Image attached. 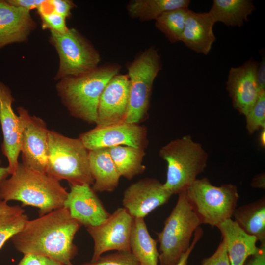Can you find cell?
<instances>
[{
  "label": "cell",
  "instance_id": "obj_1",
  "mask_svg": "<svg viewBox=\"0 0 265 265\" xmlns=\"http://www.w3.org/2000/svg\"><path fill=\"white\" fill-rule=\"evenodd\" d=\"M82 225L63 207L35 219H29L11 238L15 248L23 254L44 256L64 265H74L77 254L74 237Z\"/></svg>",
  "mask_w": 265,
  "mask_h": 265
},
{
  "label": "cell",
  "instance_id": "obj_2",
  "mask_svg": "<svg viewBox=\"0 0 265 265\" xmlns=\"http://www.w3.org/2000/svg\"><path fill=\"white\" fill-rule=\"evenodd\" d=\"M68 192L59 181L46 173L19 162L8 179L0 184V200H16L39 209V216L64 207Z\"/></svg>",
  "mask_w": 265,
  "mask_h": 265
},
{
  "label": "cell",
  "instance_id": "obj_3",
  "mask_svg": "<svg viewBox=\"0 0 265 265\" xmlns=\"http://www.w3.org/2000/svg\"><path fill=\"white\" fill-rule=\"evenodd\" d=\"M120 66L109 64L80 75L64 78L56 86L62 104L71 115L96 124L101 94L109 81L118 74Z\"/></svg>",
  "mask_w": 265,
  "mask_h": 265
},
{
  "label": "cell",
  "instance_id": "obj_4",
  "mask_svg": "<svg viewBox=\"0 0 265 265\" xmlns=\"http://www.w3.org/2000/svg\"><path fill=\"white\" fill-rule=\"evenodd\" d=\"M167 165L163 186L172 195L186 190L205 169L208 154L189 135L172 140L159 151Z\"/></svg>",
  "mask_w": 265,
  "mask_h": 265
},
{
  "label": "cell",
  "instance_id": "obj_5",
  "mask_svg": "<svg viewBox=\"0 0 265 265\" xmlns=\"http://www.w3.org/2000/svg\"><path fill=\"white\" fill-rule=\"evenodd\" d=\"M46 173L59 181L65 180L70 186L93 185L89 162V150L80 139L49 131Z\"/></svg>",
  "mask_w": 265,
  "mask_h": 265
},
{
  "label": "cell",
  "instance_id": "obj_6",
  "mask_svg": "<svg viewBox=\"0 0 265 265\" xmlns=\"http://www.w3.org/2000/svg\"><path fill=\"white\" fill-rule=\"evenodd\" d=\"M201 224L187 199L186 190L179 193L163 229L157 233L160 265H176L188 249L192 236Z\"/></svg>",
  "mask_w": 265,
  "mask_h": 265
},
{
  "label": "cell",
  "instance_id": "obj_7",
  "mask_svg": "<svg viewBox=\"0 0 265 265\" xmlns=\"http://www.w3.org/2000/svg\"><path fill=\"white\" fill-rule=\"evenodd\" d=\"M186 193L202 224L212 227L231 218L239 197L235 185L215 186L207 178L196 179L186 189Z\"/></svg>",
  "mask_w": 265,
  "mask_h": 265
},
{
  "label": "cell",
  "instance_id": "obj_8",
  "mask_svg": "<svg viewBox=\"0 0 265 265\" xmlns=\"http://www.w3.org/2000/svg\"><path fill=\"white\" fill-rule=\"evenodd\" d=\"M127 68L129 95L125 121L138 124L147 113L153 82L161 68L160 55L151 47L129 63Z\"/></svg>",
  "mask_w": 265,
  "mask_h": 265
},
{
  "label": "cell",
  "instance_id": "obj_9",
  "mask_svg": "<svg viewBox=\"0 0 265 265\" xmlns=\"http://www.w3.org/2000/svg\"><path fill=\"white\" fill-rule=\"evenodd\" d=\"M49 41L59 59L55 80L80 75L98 67L101 61L99 53L75 28H68L62 33L50 31Z\"/></svg>",
  "mask_w": 265,
  "mask_h": 265
},
{
  "label": "cell",
  "instance_id": "obj_10",
  "mask_svg": "<svg viewBox=\"0 0 265 265\" xmlns=\"http://www.w3.org/2000/svg\"><path fill=\"white\" fill-rule=\"evenodd\" d=\"M17 109L21 131L22 163L30 169L46 173L49 130L41 118L31 115L22 106Z\"/></svg>",
  "mask_w": 265,
  "mask_h": 265
},
{
  "label": "cell",
  "instance_id": "obj_11",
  "mask_svg": "<svg viewBox=\"0 0 265 265\" xmlns=\"http://www.w3.org/2000/svg\"><path fill=\"white\" fill-rule=\"evenodd\" d=\"M134 218L124 208H119L104 222L87 227L94 245L91 262L106 252L131 251L130 238Z\"/></svg>",
  "mask_w": 265,
  "mask_h": 265
},
{
  "label": "cell",
  "instance_id": "obj_12",
  "mask_svg": "<svg viewBox=\"0 0 265 265\" xmlns=\"http://www.w3.org/2000/svg\"><path fill=\"white\" fill-rule=\"evenodd\" d=\"M79 138L89 151L117 146L145 149L148 144L146 129L125 121L104 127L96 126L81 134Z\"/></svg>",
  "mask_w": 265,
  "mask_h": 265
},
{
  "label": "cell",
  "instance_id": "obj_13",
  "mask_svg": "<svg viewBox=\"0 0 265 265\" xmlns=\"http://www.w3.org/2000/svg\"><path fill=\"white\" fill-rule=\"evenodd\" d=\"M172 195L158 179L146 178L132 184L125 189L122 204L133 218H144L166 203Z\"/></svg>",
  "mask_w": 265,
  "mask_h": 265
},
{
  "label": "cell",
  "instance_id": "obj_14",
  "mask_svg": "<svg viewBox=\"0 0 265 265\" xmlns=\"http://www.w3.org/2000/svg\"><path fill=\"white\" fill-rule=\"evenodd\" d=\"M259 63L252 59L238 67H232L228 76L226 89L232 105L246 115L255 103L260 91L257 81Z\"/></svg>",
  "mask_w": 265,
  "mask_h": 265
},
{
  "label": "cell",
  "instance_id": "obj_15",
  "mask_svg": "<svg viewBox=\"0 0 265 265\" xmlns=\"http://www.w3.org/2000/svg\"><path fill=\"white\" fill-rule=\"evenodd\" d=\"M129 95L127 74L114 76L107 83L100 96L96 126L104 127L125 121Z\"/></svg>",
  "mask_w": 265,
  "mask_h": 265
},
{
  "label": "cell",
  "instance_id": "obj_16",
  "mask_svg": "<svg viewBox=\"0 0 265 265\" xmlns=\"http://www.w3.org/2000/svg\"><path fill=\"white\" fill-rule=\"evenodd\" d=\"M14 101L10 89L0 81V123L3 137L1 150L8 160L10 175L18 164L21 152L19 119L12 106Z\"/></svg>",
  "mask_w": 265,
  "mask_h": 265
},
{
  "label": "cell",
  "instance_id": "obj_17",
  "mask_svg": "<svg viewBox=\"0 0 265 265\" xmlns=\"http://www.w3.org/2000/svg\"><path fill=\"white\" fill-rule=\"evenodd\" d=\"M70 186L64 207L82 226L87 228L98 225L110 215L90 185Z\"/></svg>",
  "mask_w": 265,
  "mask_h": 265
},
{
  "label": "cell",
  "instance_id": "obj_18",
  "mask_svg": "<svg viewBox=\"0 0 265 265\" xmlns=\"http://www.w3.org/2000/svg\"><path fill=\"white\" fill-rule=\"evenodd\" d=\"M36 26L30 11L0 0V50L26 41Z\"/></svg>",
  "mask_w": 265,
  "mask_h": 265
},
{
  "label": "cell",
  "instance_id": "obj_19",
  "mask_svg": "<svg viewBox=\"0 0 265 265\" xmlns=\"http://www.w3.org/2000/svg\"><path fill=\"white\" fill-rule=\"evenodd\" d=\"M216 227L225 244L230 265H244L249 257L259 252L257 238L246 233L231 218Z\"/></svg>",
  "mask_w": 265,
  "mask_h": 265
},
{
  "label": "cell",
  "instance_id": "obj_20",
  "mask_svg": "<svg viewBox=\"0 0 265 265\" xmlns=\"http://www.w3.org/2000/svg\"><path fill=\"white\" fill-rule=\"evenodd\" d=\"M214 24L209 12L197 13L189 9L181 41L198 53L208 54L216 40Z\"/></svg>",
  "mask_w": 265,
  "mask_h": 265
},
{
  "label": "cell",
  "instance_id": "obj_21",
  "mask_svg": "<svg viewBox=\"0 0 265 265\" xmlns=\"http://www.w3.org/2000/svg\"><path fill=\"white\" fill-rule=\"evenodd\" d=\"M90 170L96 192H112L118 186L121 176L107 148L89 151Z\"/></svg>",
  "mask_w": 265,
  "mask_h": 265
},
{
  "label": "cell",
  "instance_id": "obj_22",
  "mask_svg": "<svg viewBox=\"0 0 265 265\" xmlns=\"http://www.w3.org/2000/svg\"><path fill=\"white\" fill-rule=\"evenodd\" d=\"M157 242L150 235L144 218H134L130 238L131 251L140 265H158Z\"/></svg>",
  "mask_w": 265,
  "mask_h": 265
},
{
  "label": "cell",
  "instance_id": "obj_23",
  "mask_svg": "<svg viewBox=\"0 0 265 265\" xmlns=\"http://www.w3.org/2000/svg\"><path fill=\"white\" fill-rule=\"evenodd\" d=\"M255 9L249 0H213L208 12L215 23L219 22L227 26L241 27Z\"/></svg>",
  "mask_w": 265,
  "mask_h": 265
},
{
  "label": "cell",
  "instance_id": "obj_24",
  "mask_svg": "<svg viewBox=\"0 0 265 265\" xmlns=\"http://www.w3.org/2000/svg\"><path fill=\"white\" fill-rule=\"evenodd\" d=\"M233 216L246 233L256 237L260 243L265 242V197L236 208Z\"/></svg>",
  "mask_w": 265,
  "mask_h": 265
},
{
  "label": "cell",
  "instance_id": "obj_25",
  "mask_svg": "<svg viewBox=\"0 0 265 265\" xmlns=\"http://www.w3.org/2000/svg\"><path fill=\"white\" fill-rule=\"evenodd\" d=\"M189 0H132L126 8L132 18L142 21L156 20L165 12L178 9L188 8Z\"/></svg>",
  "mask_w": 265,
  "mask_h": 265
},
{
  "label": "cell",
  "instance_id": "obj_26",
  "mask_svg": "<svg viewBox=\"0 0 265 265\" xmlns=\"http://www.w3.org/2000/svg\"><path fill=\"white\" fill-rule=\"evenodd\" d=\"M109 154L121 176L129 180L142 173L145 149L127 146L108 148Z\"/></svg>",
  "mask_w": 265,
  "mask_h": 265
},
{
  "label": "cell",
  "instance_id": "obj_27",
  "mask_svg": "<svg viewBox=\"0 0 265 265\" xmlns=\"http://www.w3.org/2000/svg\"><path fill=\"white\" fill-rule=\"evenodd\" d=\"M189 10L178 8L164 12L155 20L156 28L171 43L181 41Z\"/></svg>",
  "mask_w": 265,
  "mask_h": 265
},
{
  "label": "cell",
  "instance_id": "obj_28",
  "mask_svg": "<svg viewBox=\"0 0 265 265\" xmlns=\"http://www.w3.org/2000/svg\"><path fill=\"white\" fill-rule=\"evenodd\" d=\"M25 210L19 207L0 215V249L9 239L19 233L28 220Z\"/></svg>",
  "mask_w": 265,
  "mask_h": 265
},
{
  "label": "cell",
  "instance_id": "obj_29",
  "mask_svg": "<svg viewBox=\"0 0 265 265\" xmlns=\"http://www.w3.org/2000/svg\"><path fill=\"white\" fill-rule=\"evenodd\" d=\"M245 116L246 129L249 134H253L260 128H265V90L260 91L255 103Z\"/></svg>",
  "mask_w": 265,
  "mask_h": 265
},
{
  "label": "cell",
  "instance_id": "obj_30",
  "mask_svg": "<svg viewBox=\"0 0 265 265\" xmlns=\"http://www.w3.org/2000/svg\"><path fill=\"white\" fill-rule=\"evenodd\" d=\"M47 0L37 9L41 18L43 28L57 33L66 32L68 29L66 18L51 9L48 10L46 7Z\"/></svg>",
  "mask_w": 265,
  "mask_h": 265
},
{
  "label": "cell",
  "instance_id": "obj_31",
  "mask_svg": "<svg viewBox=\"0 0 265 265\" xmlns=\"http://www.w3.org/2000/svg\"><path fill=\"white\" fill-rule=\"evenodd\" d=\"M81 265H140L131 252L117 251L106 255H102L95 262Z\"/></svg>",
  "mask_w": 265,
  "mask_h": 265
},
{
  "label": "cell",
  "instance_id": "obj_32",
  "mask_svg": "<svg viewBox=\"0 0 265 265\" xmlns=\"http://www.w3.org/2000/svg\"><path fill=\"white\" fill-rule=\"evenodd\" d=\"M201 265H230L225 244L223 240L212 255L202 260Z\"/></svg>",
  "mask_w": 265,
  "mask_h": 265
},
{
  "label": "cell",
  "instance_id": "obj_33",
  "mask_svg": "<svg viewBox=\"0 0 265 265\" xmlns=\"http://www.w3.org/2000/svg\"><path fill=\"white\" fill-rule=\"evenodd\" d=\"M48 4L51 10L66 19L71 14V11L76 5L68 0H48Z\"/></svg>",
  "mask_w": 265,
  "mask_h": 265
},
{
  "label": "cell",
  "instance_id": "obj_34",
  "mask_svg": "<svg viewBox=\"0 0 265 265\" xmlns=\"http://www.w3.org/2000/svg\"><path fill=\"white\" fill-rule=\"evenodd\" d=\"M6 1L13 6L30 11L33 9L38 8L46 1V0H7Z\"/></svg>",
  "mask_w": 265,
  "mask_h": 265
},
{
  "label": "cell",
  "instance_id": "obj_35",
  "mask_svg": "<svg viewBox=\"0 0 265 265\" xmlns=\"http://www.w3.org/2000/svg\"><path fill=\"white\" fill-rule=\"evenodd\" d=\"M203 235L202 229L199 227L195 231L192 242L188 249L181 257L176 265H187L188 260L190 254L193 251L195 245Z\"/></svg>",
  "mask_w": 265,
  "mask_h": 265
},
{
  "label": "cell",
  "instance_id": "obj_36",
  "mask_svg": "<svg viewBox=\"0 0 265 265\" xmlns=\"http://www.w3.org/2000/svg\"><path fill=\"white\" fill-rule=\"evenodd\" d=\"M46 257L33 254H26L18 265H45Z\"/></svg>",
  "mask_w": 265,
  "mask_h": 265
},
{
  "label": "cell",
  "instance_id": "obj_37",
  "mask_svg": "<svg viewBox=\"0 0 265 265\" xmlns=\"http://www.w3.org/2000/svg\"><path fill=\"white\" fill-rule=\"evenodd\" d=\"M251 257L245 265H265V242L261 243L259 252Z\"/></svg>",
  "mask_w": 265,
  "mask_h": 265
},
{
  "label": "cell",
  "instance_id": "obj_38",
  "mask_svg": "<svg viewBox=\"0 0 265 265\" xmlns=\"http://www.w3.org/2000/svg\"><path fill=\"white\" fill-rule=\"evenodd\" d=\"M256 76L260 90H265V60L264 55L262 57L261 62L259 63Z\"/></svg>",
  "mask_w": 265,
  "mask_h": 265
},
{
  "label": "cell",
  "instance_id": "obj_39",
  "mask_svg": "<svg viewBox=\"0 0 265 265\" xmlns=\"http://www.w3.org/2000/svg\"><path fill=\"white\" fill-rule=\"evenodd\" d=\"M18 205L9 206L7 202L0 200V215L16 209Z\"/></svg>",
  "mask_w": 265,
  "mask_h": 265
},
{
  "label": "cell",
  "instance_id": "obj_40",
  "mask_svg": "<svg viewBox=\"0 0 265 265\" xmlns=\"http://www.w3.org/2000/svg\"><path fill=\"white\" fill-rule=\"evenodd\" d=\"M252 186L255 188H265L264 174H262L256 177L252 181Z\"/></svg>",
  "mask_w": 265,
  "mask_h": 265
},
{
  "label": "cell",
  "instance_id": "obj_41",
  "mask_svg": "<svg viewBox=\"0 0 265 265\" xmlns=\"http://www.w3.org/2000/svg\"><path fill=\"white\" fill-rule=\"evenodd\" d=\"M10 174L9 168L7 167H1L0 166V184Z\"/></svg>",
  "mask_w": 265,
  "mask_h": 265
},
{
  "label": "cell",
  "instance_id": "obj_42",
  "mask_svg": "<svg viewBox=\"0 0 265 265\" xmlns=\"http://www.w3.org/2000/svg\"><path fill=\"white\" fill-rule=\"evenodd\" d=\"M45 265H64L53 259L46 257Z\"/></svg>",
  "mask_w": 265,
  "mask_h": 265
},
{
  "label": "cell",
  "instance_id": "obj_43",
  "mask_svg": "<svg viewBox=\"0 0 265 265\" xmlns=\"http://www.w3.org/2000/svg\"><path fill=\"white\" fill-rule=\"evenodd\" d=\"M1 162H2V161H1V159H0V166L1 164Z\"/></svg>",
  "mask_w": 265,
  "mask_h": 265
}]
</instances>
